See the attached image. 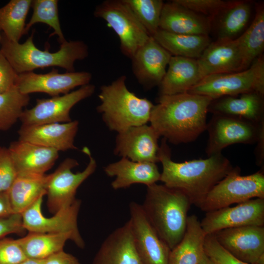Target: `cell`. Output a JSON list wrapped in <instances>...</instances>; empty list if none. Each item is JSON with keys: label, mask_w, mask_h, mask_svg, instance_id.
Masks as SVG:
<instances>
[{"label": "cell", "mask_w": 264, "mask_h": 264, "mask_svg": "<svg viewBox=\"0 0 264 264\" xmlns=\"http://www.w3.org/2000/svg\"><path fill=\"white\" fill-rule=\"evenodd\" d=\"M200 224L206 235L227 228L264 226V198H254L233 207L207 212Z\"/></svg>", "instance_id": "cell-14"}, {"label": "cell", "mask_w": 264, "mask_h": 264, "mask_svg": "<svg viewBox=\"0 0 264 264\" xmlns=\"http://www.w3.org/2000/svg\"><path fill=\"white\" fill-rule=\"evenodd\" d=\"M57 0H34L31 7L33 14L29 22L26 24L25 34L30 27L36 23L41 22L52 28L54 32L50 36L57 35L61 44L66 41L63 35L58 15Z\"/></svg>", "instance_id": "cell-35"}, {"label": "cell", "mask_w": 264, "mask_h": 264, "mask_svg": "<svg viewBox=\"0 0 264 264\" xmlns=\"http://www.w3.org/2000/svg\"><path fill=\"white\" fill-rule=\"evenodd\" d=\"M14 213L10 202L8 191L0 192V218L6 217Z\"/></svg>", "instance_id": "cell-44"}, {"label": "cell", "mask_w": 264, "mask_h": 264, "mask_svg": "<svg viewBox=\"0 0 264 264\" xmlns=\"http://www.w3.org/2000/svg\"><path fill=\"white\" fill-rule=\"evenodd\" d=\"M32 1L11 0L0 8V29L8 40L19 42L25 34V20Z\"/></svg>", "instance_id": "cell-33"}, {"label": "cell", "mask_w": 264, "mask_h": 264, "mask_svg": "<svg viewBox=\"0 0 264 264\" xmlns=\"http://www.w3.org/2000/svg\"><path fill=\"white\" fill-rule=\"evenodd\" d=\"M197 61L201 80L212 75L244 70L236 39L211 42Z\"/></svg>", "instance_id": "cell-20"}, {"label": "cell", "mask_w": 264, "mask_h": 264, "mask_svg": "<svg viewBox=\"0 0 264 264\" xmlns=\"http://www.w3.org/2000/svg\"><path fill=\"white\" fill-rule=\"evenodd\" d=\"M212 234L221 246L238 259L250 264H264V226L227 228Z\"/></svg>", "instance_id": "cell-16"}, {"label": "cell", "mask_w": 264, "mask_h": 264, "mask_svg": "<svg viewBox=\"0 0 264 264\" xmlns=\"http://www.w3.org/2000/svg\"><path fill=\"white\" fill-rule=\"evenodd\" d=\"M83 152L89 158L83 171L73 173L71 170L79 165L78 162L74 158H67L53 173L48 175L46 195L49 212L54 214L70 205L77 199L75 195L78 187L95 172L97 163L89 149L84 147Z\"/></svg>", "instance_id": "cell-9"}, {"label": "cell", "mask_w": 264, "mask_h": 264, "mask_svg": "<svg viewBox=\"0 0 264 264\" xmlns=\"http://www.w3.org/2000/svg\"><path fill=\"white\" fill-rule=\"evenodd\" d=\"M26 258L17 239H0V264H19Z\"/></svg>", "instance_id": "cell-39"}, {"label": "cell", "mask_w": 264, "mask_h": 264, "mask_svg": "<svg viewBox=\"0 0 264 264\" xmlns=\"http://www.w3.org/2000/svg\"><path fill=\"white\" fill-rule=\"evenodd\" d=\"M181 5L209 19L211 22L232 1L222 0H175Z\"/></svg>", "instance_id": "cell-37"}, {"label": "cell", "mask_w": 264, "mask_h": 264, "mask_svg": "<svg viewBox=\"0 0 264 264\" xmlns=\"http://www.w3.org/2000/svg\"><path fill=\"white\" fill-rule=\"evenodd\" d=\"M159 137L151 125L131 127L118 133L113 153L133 161L156 163L159 162Z\"/></svg>", "instance_id": "cell-17"}, {"label": "cell", "mask_w": 264, "mask_h": 264, "mask_svg": "<svg viewBox=\"0 0 264 264\" xmlns=\"http://www.w3.org/2000/svg\"><path fill=\"white\" fill-rule=\"evenodd\" d=\"M211 21L181 5L175 0L164 2L159 29L175 34L208 35Z\"/></svg>", "instance_id": "cell-23"}, {"label": "cell", "mask_w": 264, "mask_h": 264, "mask_svg": "<svg viewBox=\"0 0 264 264\" xmlns=\"http://www.w3.org/2000/svg\"><path fill=\"white\" fill-rule=\"evenodd\" d=\"M44 264H81L73 255L64 250L58 252L44 260Z\"/></svg>", "instance_id": "cell-43"}, {"label": "cell", "mask_w": 264, "mask_h": 264, "mask_svg": "<svg viewBox=\"0 0 264 264\" xmlns=\"http://www.w3.org/2000/svg\"><path fill=\"white\" fill-rule=\"evenodd\" d=\"M257 145L255 150L256 163L264 170V132L259 136L257 142Z\"/></svg>", "instance_id": "cell-45"}, {"label": "cell", "mask_w": 264, "mask_h": 264, "mask_svg": "<svg viewBox=\"0 0 264 264\" xmlns=\"http://www.w3.org/2000/svg\"><path fill=\"white\" fill-rule=\"evenodd\" d=\"M153 37L159 29L164 2L162 0H123Z\"/></svg>", "instance_id": "cell-36"}, {"label": "cell", "mask_w": 264, "mask_h": 264, "mask_svg": "<svg viewBox=\"0 0 264 264\" xmlns=\"http://www.w3.org/2000/svg\"><path fill=\"white\" fill-rule=\"evenodd\" d=\"M44 197L22 214V224L26 231L31 233H71L75 239V244L80 248L85 246L78 229V216L81 201L76 199L70 205L63 208L51 217L44 216L42 204Z\"/></svg>", "instance_id": "cell-11"}, {"label": "cell", "mask_w": 264, "mask_h": 264, "mask_svg": "<svg viewBox=\"0 0 264 264\" xmlns=\"http://www.w3.org/2000/svg\"><path fill=\"white\" fill-rule=\"evenodd\" d=\"M251 13L250 1H232L217 17V40L236 39L246 27Z\"/></svg>", "instance_id": "cell-31"}, {"label": "cell", "mask_w": 264, "mask_h": 264, "mask_svg": "<svg viewBox=\"0 0 264 264\" xmlns=\"http://www.w3.org/2000/svg\"><path fill=\"white\" fill-rule=\"evenodd\" d=\"M129 220L133 241L142 264H168L171 249L153 227L141 204L131 202Z\"/></svg>", "instance_id": "cell-13"}, {"label": "cell", "mask_w": 264, "mask_h": 264, "mask_svg": "<svg viewBox=\"0 0 264 264\" xmlns=\"http://www.w3.org/2000/svg\"><path fill=\"white\" fill-rule=\"evenodd\" d=\"M19 264H44V260L26 258Z\"/></svg>", "instance_id": "cell-46"}, {"label": "cell", "mask_w": 264, "mask_h": 264, "mask_svg": "<svg viewBox=\"0 0 264 264\" xmlns=\"http://www.w3.org/2000/svg\"><path fill=\"white\" fill-rule=\"evenodd\" d=\"M212 99L185 92L159 95L150 119L159 136L174 144L196 140L207 128V114Z\"/></svg>", "instance_id": "cell-1"}, {"label": "cell", "mask_w": 264, "mask_h": 264, "mask_svg": "<svg viewBox=\"0 0 264 264\" xmlns=\"http://www.w3.org/2000/svg\"><path fill=\"white\" fill-rule=\"evenodd\" d=\"M198 264H216L211 260L204 253Z\"/></svg>", "instance_id": "cell-47"}, {"label": "cell", "mask_w": 264, "mask_h": 264, "mask_svg": "<svg viewBox=\"0 0 264 264\" xmlns=\"http://www.w3.org/2000/svg\"><path fill=\"white\" fill-rule=\"evenodd\" d=\"M29 100V95L22 93L16 86L0 93V130L9 129L20 119Z\"/></svg>", "instance_id": "cell-34"}, {"label": "cell", "mask_w": 264, "mask_h": 264, "mask_svg": "<svg viewBox=\"0 0 264 264\" xmlns=\"http://www.w3.org/2000/svg\"><path fill=\"white\" fill-rule=\"evenodd\" d=\"M0 40H1V35L0 34Z\"/></svg>", "instance_id": "cell-48"}, {"label": "cell", "mask_w": 264, "mask_h": 264, "mask_svg": "<svg viewBox=\"0 0 264 264\" xmlns=\"http://www.w3.org/2000/svg\"><path fill=\"white\" fill-rule=\"evenodd\" d=\"M159 85V95L188 92L201 79L197 59L172 56Z\"/></svg>", "instance_id": "cell-26"}, {"label": "cell", "mask_w": 264, "mask_h": 264, "mask_svg": "<svg viewBox=\"0 0 264 264\" xmlns=\"http://www.w3.org/2000/svg\"><path fill=\"white\" fill-rule=\"evenodd\" d=\"M206 130L209 138L205 152L208 157L232 144L256 143L264 132V123L257 124L238 116L213 113Z\"/></svg>", "instance_id": "cell-10"}, {"label": "cell", "mask_w": 264, "mask_h": 264, "mask_svg": "<svg viewBox=\"0 0 264 264\" xmlns=\"http://www.w3.org/2000/svg\"><path fill=\"white\" fill-rule=\"evenodd\" d=\"M250 92L264 94V59L262 55L243 70L214 74L202 78L188 92L214 100Z\"/></svg>", "instance_id": "cell-6"}, {"label": "cell", "mask_w": 264, "mask_h": 264, "mask_svg": "<svg viewBox=\"0 0 264 264\" xmlns=\"http://www.w3.org/2000/svg\"><path fill=\"white\" fill-rule=\"evenodd\" d=\"M206 235L198 217L188 216L184 236L171 250L168 264H198L204 253Z\"/></svg>", "instance_id": "cell-27"}, {"label": "cell", "mask_w": 264, "mask_h": 264, "mask_svg": "<svg viewBox=\"0 0 264 264\" xmlns=\"http://www.w3.org/2000/svg\"><path fill=\"white\" fill-rule=\"evenodd\" d=\"M105 174L115 177L111 183L114 190L127 188L134 184L147 186L159 181L160 173L156 163L135 162L126 157L104 167Z\"/></svg>", "instance_id": "cell-24"}, {"label": "cell", "mask_w": 264, "mask_h": 264, "mask_svg": "<svg viewBox=\"0 0 264 264\" xmlns=\"http://www.w3.org/2000/svg\"><path fill=\"white\" fill-rule=\"evenodd\" d=\"M17 175L8 149L0 147V192L8 191Z\"/></svg>", "instance_id": "cell-40"}, {"label": "cell", "mask_w": 264, "mask_h": 264, "mask_svg": "<svg viewBox=\"0 0 264 264\" xmlns=\"http://www.w3.org/2000/svg\"><path fill=\"white\" fill-rule=\"evenodd\" d=\"M34 32L23 44L8 40L2 33L0 51L18 73L33 71L38 68L58 66L67 72L74 71L77 60L88 57V46L81 41H66L59 50L50 52L48 48L42 51L33 42Z\"/></svg>", "instance_id": "cell-4"}, {"label": "cell", "mask_w": 264, "mask_h": 264, "mask_svg": "<svg viewBox=\"0 0 264 264\" xmlns=\"http://www.w3.org/2000/svg\"><path fill=\"white\" fill-rule=\"evenodd\" d=\"M95 89L94 85L89 84L61 96L38 99L33 107L23 110L20 120L24 125L70 122V110L80 101L91 96Z\"/></svg>", "instance_id": "cell-12"}, {"label": "cell", "mask_w": 264, "mask_h": 264, "mask_svg": "<svg viewBox=\"0 0 264 264\" xmlns=\"http://www.w3.org/2000/svg\"><path fill=\"white\" fill-rule=\"evenodd\" d=\"M127 77L121 75L110 84L100 87L98 97L101 103L96 110L101 113L108 129L117 133L150 121L154 105L129 90Z\"/></svg>", "instance_id": "cell-5"}, {"label": "cell", "mask_w": 264, "mask_h": 264, "mask_svg": "<svg viewBox=\"0 0 264 264\" xmlns=\"http://www.w3.org/2000/svg\"><path fill=\"white\" fill-rule=\"evenodd\" d=\"M212 100L208 112L238 116L257 124L264 123V94L250 92Z\"/></svg>", "instance_id": "cell-25"}, {"label": "cell", "mask_w": 264, "mask_h": 264, "mask_svg": "<svg viewBox=\"0 0 264 264\" xmlns=\"http://www.w3.org/2000/svg\"><path fill=\"white\" fill-rule=\"evenodd\" d=\"M254 198H264V170L242 176L237 166L213 187L198 208L207 213Z\"/></svg>", "instance_id": "cell-7"}, {"label": "cell", "mask_w": 264, "mask_h": 264, "mask_svg": "<svg viewBox=\"0 0 264 264\" xmlns=\"http://www.w3.org/2000/svg\"><path fill=\"white\" fill-rule=\"evenodd\" d=\"M236 40L241 55L244 69L250 67L264 49V8L257 6L256 12L250 25Z\"/></svg>", "instance_id": "cell-32"}, {"label": "cell", "mask_w": 264, "mask_h": 264, "mask_svg": "<svg viewBox=\"0 0 264 264\" xmlns=\"http://www.w3.org/2000/svg\"><path fill=\"white\" fill-rule=\"evenodd\" d=\"M171 57L151 37L131 59L132 70L139 84L146 89L159 86Z\"/></svg>", "instance_id": "cell-18"}, {"label": "cell", "mask_w": 264, "mask_h": 264, "mask_svg": "<svg viewBox=\"0 0 264 264\" xmlns=\"http://www.w3.org/2000/svg\"><path fill=\"white\" fill-rule=\"evenodd\" d=\"M92 78L87 71L66 72L59 73L53 68L45 74L33 71L18 74L16 86L24 94L43 92L52 97L67 94L76 87L89 84Z\"/></svg>", "instance_id": "cell-15"}, {"label": "cell", "mask_w": 264, "mask_h": 264, "mask_svg": "<svg viewBox=\"0 0 264 264\" xmlns=\"http://www.w3.org/2000/svg\"><path fill=\"white\" fill-rule=\"evenodd\" d=\"M92 264H142L135 247L129 220L105 239Z\"/></svg>", "instance_id": "cell-22"}, {"label": "cell", "mask_w": 264, "mask_h": 264, "mask_svg": "<svg viewBox=\"0 0 264 264\" xmlns=\"http://www.w3.org/2000/svg\"><path fill=\"white\" fill-rule=\"evenodd\" d=\"M172 56L198 59L210 44L208 35H186L159 29L153 36Z\"/></svg>", "instance_id": "cell-29"}, {"label": "cell", "mask_w": 264, "mask_h": 264, "mask_svg": "<svg viewBox=\"0 0 264 264\" xmlns=\"http://www.w3.org/2000/svg\"><path fill=\"white\" fill-rule=\"evenodd\" d=\"M25 231L21 214L15 213L8 217L0 218V239L11 234L22 235Z\"/></svg>", "instance_id": "cell-42"}, {"label": "cell", "mask_w": 264, "mask_h": 264, "mask_svg": "<svg viewBox=\"0 0 264 264\" xmlns=\"http://www.w3.org/2000/svg\"><path fill=\"white\" fill-rule=\"evenodd\" d=\"M48 175L17 174L8 194L14 213L22 214L46 194Z\"/></svg>", "instance_id": "cell-28"}, {"label": "cell", "mask_w": 264, "mask_h": 264, "mask_svg": "<svg viewBox=\"0 0 264 264\" xmlns=\"http://www.w3.org/2000/svg\"><path fill=\"white\" fill-rule=\"evenodd\" d=\"M18 74L0 51V93L16 86Z\"/></svg>", "instance_id": "cell-41"}, {"label": "cell", "mask_w": 264, "mask_h": 264, "mask_svg": "<svg viewBox=\"0 0 264 264\" xmlns=\"http://www.w3.org/2000/svg\"><path fill=\"white\" fill-rule=\"evenodd\" d=\"M79 122L22 125L18 131L19 140L54 149L58 152L77 149L74 138Z\"/></svg>", "instance_id": "cell-19"}, {"label": "cell", "mask_w": 264, "mask_h": 264, "mask_svg": "<svg viewBox=\"0 0 264 264\" xmlns=\"http://www.w3.org/2000/svg\"><path fill=\"white\" fill-rule=\"evenodd\" d=\"M27 258L44 260L63 250L66 242H75L71 233H42L29 232L17 239Z\"/></svg>", "instance_id": "cell-30"}, {"label": "cell", "mask_w": 264, "mask_h": 264, "mask_svg": "<svg viewBox=\"0 0 264 264\" xmlns=\"http://www.w3.org/2000/svg\"><path fill=\"white\" fill-rule=\"evenodd\" d=\"M8 149L20 175H44L59 156L54 149L20 140L11 143Z\"/></svg>", "instance_id": "cell-21"}, {"label": "cell", "mask_w": 264, "mask_h": 264, "mask_svg": "<svg viewBox=\"0 0 264 264\" xmlns=\"http://www.w3.org/2000/svg\"><path fill=\"white\" fill-rule=\"evenodd\" d=\"M204 252L216 264H250L242 261L228 252L217 242L213 234L206 235Z\"/></svg>", "instance_id": "cell-38"}, {"label": "cell", "mask_w": 264, "mask_h": 264, "mask_svg": "<svg viewBox=\"0 0 264 264\" xmlns=\"http://www.w3.org/2000/svg\"><path fill=\"white\" fill-rule=\"evenodd\" d=\"M191 205L189 198L180 190L156 183L147 186L142 207L157 235L171 250L184 236Z\"/></svg>", "instance_id": "cell-3"}, {"label": "cell", "mask_w": 264, "mask_h": 264, "mask_svg": "<svg viewBox=\"0 0 264 264\" xmlns=\"http://www.w3.org/2000/svg\"><path fill=\"white\" fill-rule=\"evenodd\" d=\"M158 159L162 166L159 181L168 187L184 193L192 205L198 208L213 187L233 168L221 153L205 159L175 162L164 138L159 146Z\"/></svg>", "instance_id": "cell-2"}, {"label": "cell", "mask_w": 264, "mask_h": 264, "mask_svg": "<svg viewBox=\"0 0 264 264\" xmlns=\"http://www.w3.org/2000/svg\"><path fill=\"white\" fill-rule=\"evenodd\" d=\"M94 15L107 23L117 34L121 53L130 59L151 37L123 0H105Z\"/></svg>", "instance_id": "cell-8"}]
</instances>
